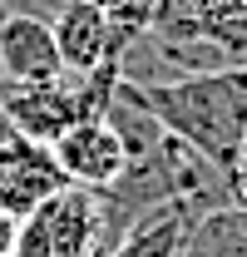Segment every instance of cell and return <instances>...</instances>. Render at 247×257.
I'll return each instance as SVG.
<instances>
[{
  "label": "cell",
  "instance_id": "cell-1",
  "mask_svg": "<svg viewBox=\"0 0 247 257\" xmlns=\"http://www.w3.org/2000/svg\"><path fill=\"white\" fill-rule=\"evenodd\" d=\"M158 128L183 139L193 154L213 163L217 173H232L247 149V69H203L173 79H119Z\"/></svg>",
  "mask_w": 247,
  "mask_h": 257
},
{
  "label": "cell",
  "instance_id": "cell-2",
  "mask_svg": "<svg viewBox=\"0 0 247 257\" xmlns=\"http://www.w3.org/2000/svg\"><path fill=\"white\" fill-rule=\"evenodd\" d=\"M99 252V193L69 188L20 218L10 257H94Z\"/></svg>",
  "mask_w": 247,
  "mask_h": 257
},
{
  "label": "cell",
  "instance_id": "cell-3",
  "mask_svg": "<svg viewBox=\"0 0 247 257\" xmlns=\"http://www.w3.org/2000/svg\"><path fill=\"white\" fill-rule=\"evenodd\" d=\"M50 30H55V50H60L64 74H94L104 64H124L129 45L139 40L134 25L114 20L94 0H60L55 15H50Z\"/></svg>",
  "mask_w": 247,
  "mask_h": 257
},
{
  "label": "cell",
  "instance_id": "cell-4",
  "mask_svg": "<svg viewBox=\"0 0 247 257\" xmlns=\"http://www.w3.org/2000/svg\"><path fill=\"white\" fill-rule=\"evenodd\" d=\"M60 188H64V173L55 163V154H50V144L20 139L5 124V139H0V213L25 218Z\"/></svg>",
  "mask_w": 247,
  "mask_h": 257
},
{
  "label": "cell",
  "instance_id": "cell-5",
  "mask_svg": "<svg viewBox=\"0 0 247 257\" xmlns=\"http://www.w3.org/2000/svg\"><path fill=\"white\" fill-rule=\"evenodd\" d=\"M50 154H55V163H60V173H64L69 188H89V193L114 188L119 173H124V163H129L124 139L114 134L109 119H84V124L64 128L60 139L50 144Z\"/></svg>",
  "mask_w": 247,
  "mask_h": 257
},
{
  "label": "cell",
  "instance_id": "cell-6",
  "mask_svg": "<svg viewBox=\"0 0 247 257\" xmlns=\"http://www.w3.org/2000/svg\"><path fill=\"white\" fill-rule=\"evenodd\" d=\"M0 74H5V84H55V79H64L50 15L0 10Z\"/></svg>",
  "mask_w": 247,
  "mask_h": 257
},
{
  "label": "cell",
  "instance_id": "cell-7",
  "mask_svg": "<svg viewBox=\"0 0 247 257\" xmlns=\"http://www.w3.org/2000/svg\"><path fill=\"white\" fill-rule=\"evenodd\" d=\"M193 223H198V213L188 203H163L154 213H144L139 223H129V232L104 257H178Z\"/></svg>",
  "mask_w": 247,
  "mask_h": 257
},
{
  "label": "cell",
  "instance_id": "cell-8",
  "mask_svg": "<svg viewBox=\"0 0 247 257\" xmlns=\"http://www.w3.org/2000/svg\"><path fill=\"white\" fill-rule=\"evenodd\" d=\"M178 257H247V208L227 203L203 213L188 227V242Z\"/></svg>",
  "mask_w": 247,
  "mask_h": 257
},
{
  "label": "cell",
  "instance_id": "cell-9",
  "mask_svg": "<svg viewBox=\"0 0 247 257\" xmlns=\"http://www.w3.org/2000/svg\"><path fill=\"white\" fill-rule=\"evenodd\" d=\"M227 183H232V203H237V208H247V149H242V159L232 163Z\"/></svg>",
  "mask_w": 247,
  "mask_h": 257
},
{
  "label": "cell",
  "instance_id": "cell-10",
  "mask_svg": "<svg viewBox=\"0 0 247 257\" xmlns=\"http://www.w3.org/2000/svg\"><path fill=\"white\" fill-rule=\"evenodd\" d=\"M15 227H20V218L0 213V257H10V247H15Z\"/></svg>",
  "mask_w": 247,
  "mask_h": 257
},
{
  "label": "cell",
  "instance_id": "cell-11",
  "mask_svg": "<svg viewBox=\"0 0 247 257\" xmlns=\"http://www.w3.org/2000/svg\"><path fill=\"white\" fill-rule=\"evenodd\" d=\"M50 5H60V0H50Z\"/></svg>",
  "mask_w": 247,
  "mask_h": 257
}]
</instances>
